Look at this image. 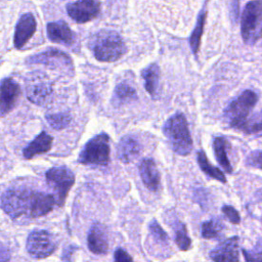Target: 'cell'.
<instances>
[{
	"mask_svg": "<svg viewBox=\"0 0 262 262\" xmlns=\"http://www.w3.org/2000/svg\"><path fill=\"white\" fill-rule=\"evenodd\" d=\"M223 223L218 219H210L202 224V236L207 239H217L223 233Z\"/></svg>",
	"mask_w": 262,
	"mask_h": 262,
	"instance_id": "obj_24",
	"label": "cell"
},
{
	"mask_svg": "<svg viewBox=\"0 0 262 262\" xmlns=\"http://www.w3.org/2000/svg\"><path fill=\"white\" fill-rule=\"evenodd\" d=\"M78 161L83 165L106 166L110 162L108 135L100 133L91 138L81 150Z\"/></svg>",
	"mask_w": 262,
	"mask_h": 262,
	"instance_id": "obj_6",
	"label": "cell"
},
{
	"mask_svg": "<svg viewBox=\"0 0 262 262\" xmlns=\"http://www.w3.org/2000/svg\"><path fill=\"white\" fill-rule=\"evenodd\" d=\"M149 231L154 238L163 245H167L169 242V237L167 233L163 230V228L160 226V224L157 222V220H151L149 223Z\"/></svg>",
	"mask_w": 262,
	"mask_h": 262,
	"instance_id": "obj_30",
	"label": "cell"
},
{
	"mask_svg": "<svg viewBox=\"0 0 262 262\" xmlns=\"http://www.w3.org/2000/svg\"><path fill=\"white\" fill-rule=\"evenodd\" d=\"M222 212L225 215V217L232 223V224H238L241 222V216L239 213L234 209L232 206L225 205L222 207Z\"/></svg>",
	"mask_w": 262,
	"mask_h": 262,
	"instance_id": "obj_32",
	"label": "cell"
},
{
	"mask_svg": "<svg viewBox=\"0 0 262 262\" xmlns=\"http://www.w3.org/2000/svg\"><path fill=\"white\" fill-rule=\"evenodd\" d=\"M26 61L31 64L40 63V64L49 66L52 68H61V67L71 66L70 57L64 52L57 49H49L47 51H43L38 54L32 55Z\"/></svg>",
	"mask_w": 262,
	"mask_h": 262,
	"instance_id": "obj_13",
	"label": "cell"
},
{
	"mask_svg": "<svg viewBox=\"0 0 262 262\" xmlns=\"http://www.w3.org/2000/svg\"><path fill=\"white\" fill-rule=\"evenodd\" d=\"M87 245L88 249L96 255H102L107 252V233L105 227L102 224L94 223L91 226L87 236Z\"/></svg>",
	"mask_w": 262,
	"mask_h": 262,
	"instance_id": "obj_15",
	"label": "cell"
},
{
	"mask_svg": "<svg viewBox=\"0 0 262 262\" xmlns=\"http://www.w3.org/2000/svg\"><path fill=\"white\" fill-rule=\"evenodd\" d=\"M246 262H262V239L258 241L253 249H243Z\"/></svg>",
	"mask_w": 262,
	"mask_h": 262,
	"instance_id": "obj_28",
	"label": "cell"
},
{
	"mask_svg": "<svg viewBox=\"0 0 262 262\" xmlns=\"http://www.w3.org/2000/svg\"><path fill=\"white\" fill-rule=\"evenodd\" d=\"M163 132L168 138L172 149L180 155L187 156L192 150V139L188 124L183 114L177 113L171 116L163 127Z\"/></svg>",
	"mask_w": 262,
	"mask_h": 262,
	"instance_id": "obj_3",
	"label": "cell"
},
{
	"mask_svg": "<svg viewBox=\"0 0 262 262\" xmlns=\"http://www.w3.org/2000/svg\"><path fill=\"white\" fill-rule=\"evenodd\" d=\"M54 205H57V201L52 194L31 189H8L1 198L2 209L12 219L21 216L30 218L44 216L53 209Z\"/></svg>",
	"mask_w": 262,
	"mask_h": 262,
	"instance_id": "obj_1",
	"label": "cell"
},
{
	"mask_svg": "<svg viewBox=\"0 0 262 262\" xmlns=\"http://www.w3.org/2000/svg\"><path fill=\"white\" fill-rule=\"evenodd\" d=\"M46 179L57 194V206H62L70 188L75 182L73 172L67 167H53L46 172Z\"/></svg>",
	"mask_w": 262,
	"mask_h": 262,
	"instance_id": "obj_9",
	"label": "cell"
},
{
	"mask_svg": "<svg viewBox=\"0 0 262 262\" xmlns=\"http://www.w3.org/2000/svg\"><path fill=\"white\" fill-rule=\"evenodd\" d=\"M228 145H229V143L227 142V140L224 137H216L213 141V149H214L215 157H216L218 164L222 167V169L225 172L231 174L233 169H232L231 164L227 157Z\"/></svg>",
	"mask_w": 262,
	"mask_h": 262,
	"instance_id": "obj_21",
	"label": "cell"
},
{
	"mask_svg": "<svg viewBox=\"0 0 262 262\" xmlns=\"http://www.w3.org/2000/svg\"><path fill=\"white\" fill-rule=\"evenodd\" d=\"M175 243L181 251H187L191 247V239L187 234V229L185 224L182 222H176L174 224Z\"/></svg>",
	"mask_w": 262,
	"mask_h": 262,
	"instance_id": "obj_25",
	"label": "cell"
},
{
	"mask_svg": "<svg viewBox=\"0 0 262 262\" xmlns=\"http://www.w3.org/2000/svg\"><path fill=\"white\" fill-rule=\"evenodd\" d=\"M46 120L52 128H54L56 130H61V129L66 128L67 126H69V124L71 122V117L69 114L59 113V114L47 115Z\"/></svg>",
	"mask_w": 262,
	"mask_h": 262,
	"instance_id": "obj_27",
	"label": "cell"
},
{
	"mask_svg": "<svg viewBox=\"0 0 262 262\" xmlns=\"http://www.w3.org/2000/svg\"><path fill=\"white\" fill-rule=\"evenodd\" d=\"M139 173L144 185L151 191L160 187V173L151 159H144L139 164Z\"/></svg>",
	"mask_w": 262,
	"mask_h": 262,
	"instance_id": "obj_17",
	"label": "cell"
},
{
	"mask_svg": "<svg viewBox=\"0 0 262 262\" xmlns=\"http://www.w3.org/2000/svg\"><path fill=\"white\" fill-rule=\"evenodd\" d=\"M196 160H198V163H199V166L200 168L202 169V171L208 175L209 177L211 178H214L222 183H225L226 182V177L225 175L221 172V170H219L217 167L215 166H212L211 163L209 162L205 151L203 150H200L198 151L196 154Z\"/></svg>",
	"mask_w": 262,
	"mask_h": 262,
	"instance_id": "obj_23",
	"label": "cell"
},
{
	"mask_svg": "<svg viewBox=\"0 0 262 262\" xmlns=\"http://www.w3.org/2000/svg\"><path fill=\"white\" fill-rule=\"evenodd\" d=\"M141 76L144 80V86L148 94L156 99L159 94V80H160V69L156 63L149 64L145 68Z\"/></svg>",
	"mask_w": 262,
	"mask_h": 262,
	"instance_id": "obj_20",
	"label": "cell"
},
{
	"mask_svg": "<svg viewBox=\"0 0 262 262\" xmlns=\"http://www.w3.org/2000/svg\"><path fill=\"white\" fill-rule=\"evenodd\" d=\"M239 130H243L248 134L261 132L262 131V110L255 113L252 117L248 118V120L245 122V124L241 127Z\"/></svg>",
	"mask_w": 262,
	"mask_h": 262,
	"instance_id": "obj_26",
	"label": "cell"
},
{
	"mask_svg": "<svg viewBox=\"0 0 262 262\" xmlns=\"http://www.w3.org/2000/svg\"><path fill=\"white\" fill-rule=\"evenodd\" d=\"M114 261L115 262H133L131 256L122 248H118L114 254Z\"/></svg>",
	"mask_w": 262,
	"mask_h": 262,
	"instance_id": "obj_33",
	"label": "cell"
},
{
	"mask_svg": "<svg viewBox=\"0 0 262 262\" xmlns=\"http://www.w3.org/2000/svg\"><path fill=\"white\" fill-rule=\"evenodd\" d=\"M26 91L31 102L42 105L52 93V83L45 74L33 72L26 79Z\"/></svg>",
	"mask_w": 262,
	"mask_h": 262,
	"instance_id": "obj_7",
	"label": "cell"
},
{
	"mask_svg": "<svg viewBox=\"0 0 262 262\" xmlns=\"http://www.w3.org/2000/svg\"><path fill=\"white\" fill-rule=\"evenodd\" d=\"M36 19L32 13H25L18 19L15 31L13 43L16 48H21L32 38L36 31Z\"/></svg>",
	"mask_w": 262,
	"mask_h": 262,
	"instance_id": "obj_14",
	"label": "cell"
},
{
	"mask_svg": "<svg viewBox=\"0 0 262 262\" xmlns=\"http://www.w3.org/2000/svg\"><path fill=\"white\" fill-rule=\"evenodd\" d=\"M89 46L99 61H115L126 52V46L121 36L110 30H102L93 35Z\"/></svg>",
	"mask_w": 262,
	"mask_h": 262,
	"instance_id": "obj_2",
	"label": "cell"
},
{
	"mask_svg": "<svg viewBox=\"0 0 262 262\" xmlns=\"http://www.w3.org/2000/svg\"><path fill=\"white\" fill-rule=\"evenodd\" d=\"M241 33L248 45L255 44L262 37V1L246 4L241 19Z\"/></svg>",
	"mask_w": 262,
	"mask_h": 262,
	"instance_id": "obj_4",
	"label": "cell"
},
{
	"mask_svg": "<svg viewBox=\"0 0 262 262\" xmlns=\"http://www.w3.org/2000/svg\"><path fill=\"white\" fill-rule=\"evenodd\" d=\"M26 247L32 257L43 259L55 251L56 243L50 232L46 230H34L29 234Z\"/></svg>",
	"mask_w": 262,
	"mask_h": 262,
	"instance_id": "obj_8",
	"label": "cell"
},
{
	"mask_svg": "<svg viewBox=\"0 0 262 262\" xmlns=\"http://www.w3.org/2000/svg\"><path fill=\"white\" fill-rule=\"evenodd\" d=\"M239 238L234 235L216 246L209 254L213 262H238Z\"/></svg>",
	"mask_w": 262,
	"mask_h": 262,
	"instance_id": "obj_11",
	"label": "cell"
},
{
	"mask_svg": "<svg viewBox=\"0 0 262 262\" xmlns=\"http://www.w3.org/2000/svg\"><path fill=\"white\" fill-rule=\"evenodd\" d=\"M10 260V251L9 249L0 243V262H9Z\"/></svg>",
	"mask_w": 262,
	"mask_h": 262,
	"instance_id": "obj_34",
	"label": "cell"
},
{
	"mask_svg": "<svg viewBox=\"0 0 262 262\" xmlns=\"http://www.w3.org/2000/svg\"><path fill=\"white\" fill-rule=\"evenodd\" d=\"M67 11L72 19L83 24L97 16L99 13V3L92 0L76 1L67 5Z\"/></svg>",
	"mask_w": 262,
	"mask_h": 262,
	"instance_id": "obj_10",
	"label": "cell"
},
{
	"mask_svg": "<svg viewBox=\"0 0 262 262\" xmlns=\"http://www.w3.org/2000/svg\"><path fill=\"white\" fill-rule=\"evenodd\" d=\"M206 15H207V10H206V4H205L198 16L195 27L189 37V45H190V48L195 56L198 55V52L200 49L201 39H202V35L204 32V26H205V21H206Z\"/></svg>",
	"mask_w": 262,
	"mask_h": 262,
	"instance_id": "obj_22",
	"label": "cell"
},
{
	"mask_svg": "<svg viewBox=\"0 0 262 262\" xmlns=\"http://www.w3.org/2000/svg\"><path fill=\"white\" fill-rule=\"evenodd\" d=\"M257 100L258 96L254 91L245 90L225 108L223 115L225 121L230 127L239 130L248 120L251 111L257 103Z\"/></svg>",
	"mask_w": 262,
	"mask_h": 262,
	"instance_id": "obj_5",
	"label": "cell"
},
{
	"mask_svg": "<svg viewBox=\"0 0 262 262\" xmlns=\"http://www.w3.org/2000/svg\"><path fill=\"white\" fill-rule=\"evenodd\" d=\"M140 145L138 141L132 136H124L117 148V156L123 163H129L139 155Z\"/></svg>",
	"mask_w": 262,
	"mask_h": 262,
	"instance_id": "obj_19",
	"label": "cell"
},
{
	"mask_svg": "<svg viewBox=\"0 0 262 262\" xmlns=\"http://www.w3.org/2000/svg\"><path fill=\"white\" fill-rule=\"evenodd\" d=\"M246 164L250 167L262 170V150L257 149L251 151L246 159Z\"/></svg>",
	"mask_w": 262,
	"mask_h": 262,
	"instance_id": "obj_31",
	"label": "cell"
},
{
	"mask_svg": "<svg viewBox=\"0 0 262 262\" xmlns=\"http://www.w3.org/2000/svg\"><path fill=\"white\" fill-rule=\"evenodd\" d=\"M116 97L120 100H128V99H134L136 98V92L135 90L129 86L128 84L122 83L119 84L115 89Z\"/></svg>",
	"mask_w": 262,
	"mask_h": 262,
	"instance_id": "obj_29",
	"label": "cell"
},
{
	"mask_svg": "<svg viewBox=\"0 0 262 262\" xmlns=\"http://www.w3.org/2000/svg\"><path fill=\"white\" fill-rule=\"evenodd\" d=\"M20 94L19 85L10 78H5L0 82V115L9 113Z\"/></svg>",
	"mask_w": 262,
	"mask_h": 262,
	"instance_id": "obj_12",
	"label": "cell"
},
{
	"mask_svg": "<svg viewBox=\"0 0 262 262\" xmlns=\"http://www.w3.org/2000/svg\"><path fill=\"white\" fill-rule=\"evenodd\" d=\"M52 145V137L45 131L41 132L32 142H30L23 150L25 159H32L36 155L47 152Z\"/></svg>",
	"mask_w": 262,
	"mask_h": 262,
	"instance_id": "obj_18",
	"label": "cell"
},
{
	"mask_svg": "<svg viewBox=\"0 0 262 262\" xmlns=\"http://www.w3.org/2000/svg\"><path fill=\"white\" fill-rule=\"evenodd\" d=\"M47 36L52 42L71 45L74 43L75 35L63 20L49 23L47 25Z\"/></svg>",
	"mask_w": 262,
	"mask_h": 262,
	"instance_id": "obj_16",
	"label": "cell"
}]
</instances>
